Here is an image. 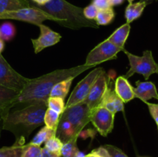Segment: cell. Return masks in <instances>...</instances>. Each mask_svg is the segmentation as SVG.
<instances>
[{
    "label": "cell",
    "instance_id": "31",
    "mask_svg": "<svg viewBox=\"0 0 158 157\" xmlns=\"http://www.w3.org/2000/svg\"><path fill=\"white\" fill-rule=\"evenodd\" d=\"M107 150L110 157H128L121 149L112 145H105L103 146Z\"/></svg>",
    "mask_w": 158,
    "mask_h": 157
},
{
    "label": "cell",
    "instance_id": "30",
    "mask_svg": "<svg viewBox=\"0 0 158 157\" xmlns=\"http://www.w3.org/2000/svg\"><path fill=\"white\" fill-rule=\"evenodd\" d=\"M98 11L99 9L94 4L91 3L90 5H89V6L83 9V15L85 16V18L89 20L96 19Z\"/></svg>",
    "mask_w": 158,
    "mask_h": 157
},
{
    "label": "cell",
    "instance_id": "8",
    "mask_svg": "<svg viewBox=\"0 0 158 157\" xmlns=\"http://www.w3.org/2000/svg\"><path fill=\"white\" fill-rule=\"evenodd\" d=\"M29 79L14 70L0 54V86L21 92Z\"/></svg>",
    "mask_w": 158,
    "mask_h": 157
},
{
    "label": "cell",
    "instance_id": "43",
    "mask_svg": "<svg viewBox=\"0 0 158 157\" xmlns=\"http://www.w3.org/2000/svg\"><path fill=\"white\" fill-rule=\"evenodd\" d=\"M157 129H158V126H157Z\"/></svg>",
    "mask_w": 158,
    "mask_h": 157
},
{
    "label": "cell",
    "instance_id": "40",
    "mask_svg": "<svg viewBox=\"0 0 158 157\" xmlns=\"http://www.w3.org/2000/svg\"><path fill=\"white\" fill-rule=\"evenodd\" d=\"M87 156H88V157H101V156H100V155H97V154L94 153V152H91L90 153L88 154Z\"/></svg>",
    "mask_w": 158,
    "mask_h": 157
},
{
    "label": "cell",
    "instance_id": "2",
    "mask_svg": "<svg viewBox=\"0 0 158 157\" xmlns=\"http://www.w3.org/2000/svg\"><path fill=\"white\" fill-rule=\"evenodd\" d=\"M47 109V103L38 102L10 112L5 119L3 129L14 134L15 143L24 144L26 139L37 127L44 124V115Z\"/></svg>",
    "mask_w": 158,
    "mask_h": 157
},
{
    "label": "cell",
    "instance_id": "22",
    "mask_svg": "<svg viewBox=\"0 0 158 157\" xmlns=\"http://www.w3.org/2000/svg\"><path fill=\"white\" fill-rule=\"evenodd\" d=\"M25 144L15 143L12 146H6L0 149V157H22Z\"/></svg>",
    "mask_w": 158,
    "mask_h": 157
},
{
    "label": "cell",
    "instance_id": "3",
    "mask_svg": "<svg viewBox=\"0 0 158 157\" xmlns=\"http://www.w3.org/2000/svg\"><path fill=\"white\" fill-rule=\"evenodd\" d=\"M91 109L85 103L65 108L56 128V136L63 143L77 139L83 128L90 122Z\"/></svg>",
    "mask_w": 158,
    "mask_h": 157
},
{
    "label": "cell",
    "instance_id": "41",
    "mask_svg": "<svg viewBox=\"0 0 158 157\" xmlns=\"http://www.w3.org/2000/svg\"><path fill=\"white\" fill-rule=\"evenodd\" d=\"M128 2H129V3H132L133 2V1H134V0H127Z\"/></svg>",
    "mask_w": 158,
    "mask_h": 157
},
{
    "label": "cell",
    "instance_id": "13",
    "mask_svg": "<svg viewBox=\"0 0 158 157\" xmlns=\"http://www.w3.org/2000/svg\"><path fill=\"white\" fill-rule=\"evenodd\" d=\"M40 35L36 39H32L35 53L37 54L46 48L56 45L60 42L62 36L57 32L52 31L50 28L43 24L39 25Z\"/></svg>",
    "mask_w": 158,
    "mask_h": 157
},
{
    "label": "cell",
    "instance_id": "12",
    "mask_svg": "<svg viewBox=\"0 0 158 157\" xmlns=\"http://www.w3.org/2000/svg\"><path fill=\"white\" fill-rule=\"evenodd\" d=\"M20 92L0 86V136L3 130L4 121L11 109L17 105Z\"/></svg>",
    "mask_w": 158,
    "mask_h": 157
},
{
    "label": "cell",
    "instance_id": "16",
    "mask_svg": "<svg viewBox=\"0 0 158 157\" xmlns=\"http://www.w3.org/2000/svg\"><path fill=\"white\" fill-rule=\"evenodd\" d=\"M114 90L124 103H128L135 98L134 87L123 75L117 77L114 84Z\"/></svg>",
    "mask_w": 158,
    "mask_h": 157
},
{
    "label": "cell",
    "instance_id": "9",
    "mask_svg": "<svg viewBox=\"0 0 158 157\" xmlns=\"http://www.w3.org/2000/svg\"><path fill=\"white\" fill-rule=\"evenodd\" d=\"M103 70L104 69L102 67L96 68L91 71L86 76H85V78H83L74 88L69 99L66 102V104H65V108L83 103L87 97L93 84Z\"/></svg>",
    "mask_w": 158,
    "mask_h": 157
},
{
    "label": "cell",
    "instance_id": "37",
    "mask_svg": "<svg viewBox=\"0 0 158 157\" xmlns=\"http://www.w3.org/2000/svg\"><path fill=\"white\" fill-rule=\"evenodd\" d=\"M31 1L35 3V5H38V6H43V5L49 2L50 0H31Z\"/></svg>",
    "mask_w": 158,
    "mask_h": 157
},
{
    "label": "cell",
    "instance_id": "10",
    "mask_svg": "<svg viewBox=\"0 0 158 157\" xmlns=\"http://www.w3.org/2000/svg\"><path fill=\"white\" fill-rule=\"evenodd\" d=\"M115 114L104 107H97L91 110L90 122L99 133L106 136L114 129Z\"/></svg>",
    "mask_w": 158,
    "mask_h": 157
},
{
    "label": "cell",
    "instance_id": "14",
    "mask_svg": "<svg viewBox=\"0 0 158 157\" xmlns=\"http://www.w3.org/2000/svg\"><path fill=\"white\" fill-rule=\"evenodd\" d=\"M98 107L106 108V109L114 114L120 111H123V109H124V103L117 95L115 90L113 89L112 85L110 83V80L108 83L107 89Z\"/></svg>",
    "mask_w": 158,
    "mask_h": 157
},
{
    "label": "cell",
    "instance_id": "7",
    "mask_svg": "<svg viewBox=\"0 0 158 157\" xmlns=\"http://www.w3.org/2000/svg\"><path fill=\"white\" fill-rule=\"evenodd\" d=\"M123 49L106 39L97 45L89 52L84 65L93 67L107 60L115 59L117 57V53Z\"/></svg>",
    "mask_w": 158,
    "mask_h": 157
},
{
    "label": "cell",
    "instance_id": "42",
    "mask_svg": "<svg viewBox=\"0 0 158 157\" xmlns=\"http://www.w3.org/2000/svg\"><path fill=\"white\" fill-rule=\"evenodd\" d=\"M82 157H88V156H87V155H83Z\"/></svg>",
    "mask_w": 158,
    "mask_h": 157
},
{
    "label": "cell",
    "instance_id": "5",
    "mask_svg": "<svg viewBox=\"0 0 158 157\" xmlns=\"http://www.w3.org/2000/svg\"><path fill=\"white\" fill-rule=\"evenodd\" d=\"M123 51L127 56L130 62V69L123 75L126 78H129L135 73H138L143 75L145 79L148 80L152 74L158 73V64L154 60L151 50L144 51L142 56L131 54L124 49Z\"/></svg>",
    "mask_w": 158,
    "mask_h": 157
},
{
    "label": "cell",
    "instance_id": "26",
    "mask_svg": "<svg viewBox=\"0 0 158 157\" xmlns=\"http://www.w3.org/2000/svg\"><path fill=\"white\" fill-rule=\"evenodd\" d=\"M60 114L48 108L44 115V124L50 129H55L58 124Z\"/></svg>",
    "mask_w": 158,
    "mask_h": 157
},
{
    "label": "cell",
    "instance_id": "36",
    "mask_svg": "<svg viewBox=\"0 0 158 157\" xmlns=\"http://www.w3.org/2000/svg\"><path fill=\"white\" fill-rule=\"evenodd\" d=\"M123 1H124V0H108L111 7L115 6H119V5L122 4V3L123 2Z\"/></svg>",
    "mask_w": 158,
    "mask_h": 157
},
{
    "label": "cell",
    "instance_id": "23",
    "mask_svg": "<svg viewBox=\"0 0 158 157\" xmlns=\"http://www.w3.org/2000/svg\"><path fill=\"white\" fill-rule=\"evenodd\" d=\"M56 135L55 129H50L47 126H43L41 129L38 132V133L33 137L32 141L30 142L32 144L41 146L43 143L47 141L51 137Z\"/></svg>",
    "mask_w": 158,
    "mask_h": 157
},
{
    "label": "cell",
    "instance_id": "6",
    "mask_svg": "<svg viewBox=\"0 0 158 157\" xmlns=\"http://www.w3.org/2000/svg\"><path fill=\"white\" fill-rule=\"evenodd\" d=\"M30 6L29 7L23 8L19 10L3 12L0 14V19L19 20L36 26L42 24V22L46 20H52L55 21L56 22H58V20L53 16L33 6L31 3V0Z\"/></svg>",
    "mask_w": 158,
    "mask_h": 157
},
{
    "label": "cell",
    "instance_id": "20",
    "mask_svg": "<svg viewBox=\"0 0 158 157\" xmlns=\"http://www.w3.org/2000/svg\"><path fill=\"white\" fill-rule=\"evenodd\" d=\"M73 80V78H69L67 79L63 80L57 83L51 91L49 97H59L63 99H65L66 95L69 92L71 84Z\"/></svg>",
    "mask_w": 158,
    "mask_h": 157
},
{
    "label": "cell",
    "instance_id": "35",
    "mask_svg": "<svg viewBox=\"0 0 158 157\" xmlns=\"http://www.w3.org/2000/svg\"><path fill=\"white\" fill-rule=\"evenodd\" d=\"M92 152H94V153L97 154V155H100L101 157H110L107 150L103 146H100V147L94 149V150L92 151Z\"/></svg>",
    "mask_w": 158,
    "mask_h": 157
},
{
    "label": "cell",
    "instance_id": "21",
    "mask_svg": "<svg viewBox=\"0 0 158 157\" xmlns=\"http://www.w3.org/2000/svg\"><path fill=\"white\" fill-rule=\"evenodd\" d=\"M77 139H73L67 143H63L61 149V156L60 157H82L83 155L77 146Z\"/></svg>",
    "mask_w": 158,
    "mask_h": 157
},
{
    "label": "cell",
    "instance_id": "18",
    "mask_svg": "<svg viewBox=\"0 0 158 157\" xmlns=\"http://www.w3.org/2000/svg\"><path fill=\"white\" fill-rule=\"evenodd\" d=\"M30 0H0V14L29 7Z\"/></svg>",
    "mask_w": 158,
    "mask_h": 157
},
{
    "label": "cell",
    "instance_id": "28",
    "mask_svg": "<svg viewBox=\"0 0 158 157\" xmlns=\"http://www.w3.org/2000/svg\"><path fill=\"white\" fill-rule=\"evenodd\" d=\"M22 157H42V148L40 146L29 143L24 146Z\"/></svg>",
    "mask_w": 158,
    "mask_h": 157
},
{
    "label": "cell",
    "instance_id": "32",
    "mask_svg": "<svg viewBox=\"0 0 158 157\" xmlns=\"http://www.w3.org/2000/svg\"><path fill=\"white\" fill-rule=\"evenodd\" d=\"M145 103L148 105L150 113H151V116L154 119L156 124L158 126V103L157 104H155V103H148V102H146Z\"/></svg>",
    "mask_w": 158,
    "mask_h": 157
},
{
    "label": "cell",
    "instance_id": "11",
    "mask_svg": "<svg viewBox=\"0 0 158 157\" xmlns=\"http://www.w3.org/2000/svg\"><path fill=\"white\" fill-rule=\"evenodd\" d=\"M108 87V81L105 71L103 70L93 84L89 94L83 103H86L91 110L100 106L103 97Z\"/></svg>",
    "mask_w": 158,
    "mask_h": 157
},
{
    "label": "cell",
    "instance_id": "1",
    "mask_svg": "<svg viewBox=\"0 0 158 157\" xmlns=\"http://www.w3.org/2000/svg\"><path fill=\"white\" fill-rule=\"evenodd\" d=\"M91 66L82 65L69 69H57L35 78H29L20 92L17 104H31L43 102L47 103L52 88L58 83L69 78H76Z\"/></svg>",
    "mask_w": 158,
    "mask_h": 157
},
{
    "label": "cell",
    "instance_id": "17",
    "mask_svg": "<svg viewBox=\"0 0 158 157\" xmlns=\"http://www.w3.org/2000/svg\"><path fill=\"white\" fill-rule=\"evenodd\" d=\"M130 31H131V25H130V23L127 22L126 24L123 25L120 28H118L107 38V40L115 46H118L121 49H124V44L128 38Z\"/></svg>",
    "mask_w": 158,
    "mask_h": 157
},
{
    "label": "cell",
    "instance_id": "27",
    "mask_svg": "<svg viewBox=\"0 0 158 157\" xmlns=\"http://www.w3.org/2000/svg\"><path fill=\"white\" fill-rule=\"evenodd\" d=\"M48 108L59 114H62L65 109L64 99L59 97H49L47 101Z\"/></svg>",
    "mask_w": 158,
    "mask_h": 157
},
{
    "label": "cell",
    "instance_id": "34",
    "mask_svg": "<svg viewBox=\"0 0 158 157\" xmlns=\"http://www.w3.org/2000/svg\"><path fill=\"white\" fill-rule=\"evenodd\" d=\"M61 153L60 152H53L48 150L45 147L42 148V157H60Z\"/></svg>",
    "mask_w": 158,
    "mask_h": 157
},
{
    "label": "cell",
    "instance_id": "19",
    "mask_svg": "<svg viewBox=\"0 0 158 157\" xmlns=\"http://www.w3.org/2000/svg\"><path fill=\"white\" fill-rule=\"evenodd\" d=\"M146 6V3L143 2L130 3L125 10V18L127 19V22L131 23L134 20L138 18L142 15Z\"/></svg>",
    "mask_w": 158,
    "mask_h": 157
},
{
    "label": "cell",
    "instance_id": "29",
    "mask_svg": "<svg viewBox=\"0 0 158 157\" xmlns=\"http://www.w3.org/2000/svg\"><path fill=\"white\" fill-rule=\"evenodd\" d=\"M63 146V143L59 138H57L56 135L51 137L50 139L45 142V146L46 149L48 150L53 152H60L61 149Z\"/></svg>",
    "mask_w": 158,
    "mask_h": 157
},
{
    "label": "cell",
    "instance_id": "38",
    "mask_svg": "<svg viewBox=\"0 0 158 157\" xmlns=\"http://www.w3.org/2000/svg\"><path fill=\"white\" fill-rule=\"evenodd\" d=\"M3 49H4V42H3L2 39L0 38V54L2 52Z\"/></svg>",
    "mask_w": 158,
    "mask_h": 157
},
{
    "label": "cell",
    "instance_id": "25",
    "mask_svg": "<svg viewBox=\"0 0 158 157\" xmlns=\"http://www.w3.org/2000/svg\"><path fill=\"white\" fill-rule=\"evenodd\" d=\"M15 35V28L9 22L2 23L0 26V38L3 41H10Z\"/></svg>",
    "mask_w": 158,
    "mask_h": 157
},
{
    "label": "cell",
    "instance_id": "15",
    "mask_svg": "<svg viewBox=\"0 0 158 157\" xmlns=\"http://www.w3.org/2000/svg\"><path fill=\"white\" fill-rule=\"evenodd\" d=\"M136 85H137V87L134 88L135 98L140 99L144 103L151 99H156L158 100L157 88L152 82L137 81Z\"/></svg>",
    "mask_w": 158,
    "mask_h": 157
},
{
    "label": "cell",
    "instance_id": "24",
    "mask_svg": "<svg viewBox=\"0 0 158 157\" xmlns=\"http://www.w3.org/2000/svg\"><path fill=\"white\" fill-rule=\"evenodd\" d=\"M114 16H115L114 11L113 8L110 7L99 10L95 20L98 26H106L113 21Z\"/></svg>",
    "mask_w": 158,
    "mask_h": 157
},
{
    "label": "cell",
    "instance_id": "33",
    "mask_svg": "<svg viewBox=\"0 0 158 157\" xmlns=\"http://www.w3.org/2000/svg\"><path fill=\"white\" fill-rule=\"evenodd\" d=\"M92 4H94L99 10L111 7L108 0H93Z\"/></svg>",
    "mask_w": 158,
    "mask_h": 157
},
{
    "label": "cell",
    "instance_id": "4",
    "mask_svg": "<svg viewBox=\"0 0 158 157\" xmlns=\"http://www.w3.org/2000/svg\"><path fill=\"white\" fill-rule=\"evenodd\" d=\"M33 6L42 9L58 20V24L72 29L83 27L98 28L97 22L89 20L83 15V9L71 4L66 0H50L43 6H38L31 1Z\"/></svg>",
    "mask_w": 158,
    "mask_h": 157
},
{
    "label": "cell",
    "instance_id": "39",
    "mask_svg": "<svg viewBox=\"0 0 158 157\" xmlns=\"http://www.w3.org/2000/svg\"><path fill=\"white\" fill-rule=\"evenodd\" d=\"M154 1H157V0H140V2H143L146 3L147 6L149 4H151V3L154 2Z\"/></svg>",
    "mask_w": 158,
    "mask_h": 157
}]
</instances>
